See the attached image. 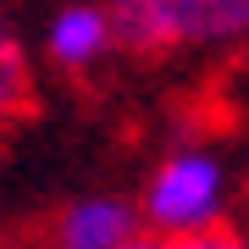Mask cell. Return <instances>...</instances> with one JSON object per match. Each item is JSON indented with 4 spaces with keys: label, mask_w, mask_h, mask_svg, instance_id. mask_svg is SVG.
Segmentation results:
<instances>
[{
    "label": "cell",
    "mask_w": 249,
    "mask_h": 249,
    "mask_svg": "<svg viewBox=\"0 0 249 249\" xmlns=\"http://www.w3.org/2000/svg\"><path fill=\"white\" fill-rule=\"evenodd\" d=\"M116 45L155 55L172 45H222L249 34V0H116L111 6Z\"/></svg>",
    "instance_id": "1"
},
{
    "label": "cell",
    "mask_w": 249,
    "mask_h": 249,
    "mask_svg": "<svg viewBox=\"0 0 249 249\" xmlns=\"http://www.w3.org/2000/svg\"><path fill=\"white\" fill-rule=\"evenodd\" d=\"M183 249H244L232 232H216V227H205V232H183Z\"/></svg>",
    "instance_id": "6"
},
{
    "label": "cell",
    "mask_w": 249,
    "mask_h": 249,
    "mask_svg": "<svg viewBox=\"0 0 249 249\" xmlns=\"http://www.w3.org/2000/svg\"><path fill=\"white\" fill-rule=\"evenodd\" d=\"M144 216L160 232H205V227H216V216H222V172H216V160L199 155V150L172 155L155 172L150 194H144Z\"/></svg>",
    "instance_id": "2"
},
{
    "label": "cell",
    "mask_w": 249,
    "mask_h": 249,
    "mask_svg": "<svg viewBox=\"0 0 249 249\" xmlns=\"http://www.w3.org/2000/svg\"><path fill=\"white\" fill-rule=\"evenodd\" d=\"M133 205L127 199H78L55 227V249H122L133 238Z\"/></svg>",
    "instance_id": "3"
},
{
    "label": "cell",
    "mask_w": 249,
    "mask_h": 249,
    "mask_svg": "<svg viewBox=\"0 0 249 249\" xmlns=\"http://www.w3.org/2000/svg\"><path fill=\"white\" fill-rule=\"evenodd\" d=\"M122 249H183V232H133V238H127Z\"/></svg>",
    "instance_id": "7"
},
{
    "label": "cell",
    "mask_w": 249,
    "mask_h": 249,
    "mask_svg": "<svg viewBox=\"0 0 249 249\" xmlns=\"http://www.w3.org/2000/svg\"><path fill=\"white\" fill-rule=\"evenodd\" d=\"M106 45H116V28L106 11L94 6H67L61 17L50 22V55L61 67H89Z\"/></svg>",
    "instance_id": "4"
},
{
    "label": "cell",
    "mask_w": 249,
    "mask_h": 249,
    "mask_svg": "<svg viewBox=\"0 0 249 249\" xmlns=\"http://www.w3.org/2000/svg\"><path fill=\"white\" fill-rule=\"evenodd\" d=\"M22 106H28V61H22V45L0 22V116H11Z\"/></svg>",
    "instance_id": "5"
}]
</instances>
